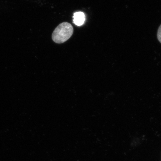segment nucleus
Segmentation results:
<instances>
[{
    "instance_id": "f03ea898",
    "label": "nucleus",
    "mask_w": 161,
    "mask_h": 161,
    "mask_svg": "<svg viewBox=\"0 0 161 161\" xmlns=\"http://www.w3.org/2000/svg\"><path fill=\"white\" fill-rule=\"evenodd\" d=\"M73 18L74 23L78 26L83 25L85 21V15L83 12H76L74 14Z\"/></svg>"
},
{
    "instance_id": "7ed1b4c3",
    "label": "nucleus",
    "mask_w": 161,
    "mask_h": 161,
    "mask_svg": "<svg viewBox=\"0 0 161 161\" xmlns=\"http://www.w3.org/2000/svg\"><path fill=\"white\" fill-rule=\"evenodd\" d=\"M157 37H158L159 42L161 43V25L159 26V27L158 30Z\"/></svg>"
},
{
    "instance_id": "f257e3e1",
    "label": "nucleus",
    "mask_w": 161,
    "mask_h": 161,
    "mask_svg": "<svg viewBox=\"0 0 161 161\" xmlns=\"http://www.w3.org/2000/svg\"><path fill=\"white\" fill-rule=\"evenodd\" d=\"M73 32V27L71 24L64 22L60 24L54 30L52 39L56 43H64L70 39Z\"/></svg>"
}]
</instances>
